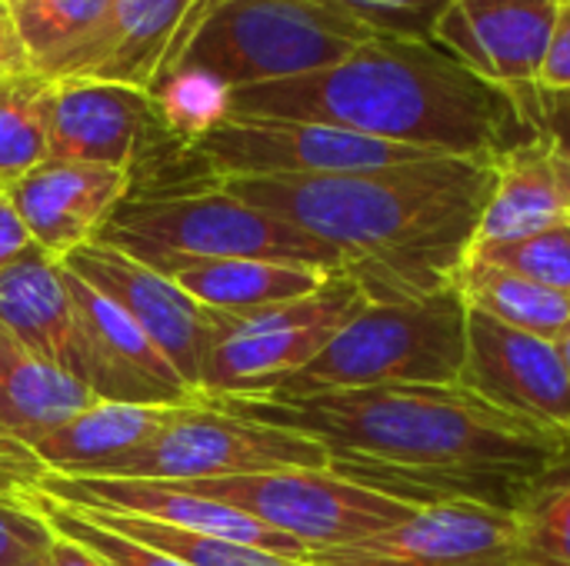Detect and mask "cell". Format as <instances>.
Here are the masks:
<instances>
[{
    "label": "cell",
    "mask_w": 570,
    "mask_h": 566,
    "mask_svg": "<svg viewBox=\"0 0 570 566\" xmlns=\"http://www.w3.org/2000/svg\"><path fill=\"white\" fill-rule=\"evenodd\" d=\"M317 440L331 470L411 507L484 504L514 514L570 464V440L461 384H391L311 397H207Z\"/></svg>",
    "instance_id": "6da1fadb"
},
{
    "label": "cell",
    "mask_w": 570,
    "mask_h": 566,
    "mask_svg": "<svg viewBox=\"0 0 570 566\" xmlns=\"http://www.w3.org/2000/svg\"><path fill=\"white\" fill-rule=\"evenodd\" d=\"M217 187L344 254L371 304L454 287L494 190V160L424 157L317 177H227Z\"/></svg>",
    "instance_id": "7a4b0ae2"
},
{
    "label": "cell",
    "mask_w": 570,
    "mask_h": 566,
    "mask_svg": "<svg viewBox=\"0 0 570 566\" xmlns=\"http://www.w3.org/2000/svg\"><path fill=\"white\" fill-rule=\"evenodd\" d=\"M227 117L324 123L441 157L481 160L538 137L511 90L474 73L438 40L381 33L327 70L234 87Z\"/></svg>",
    "instance_id": "3957f363"
},
{
    "label": "cell",
    "mask_w": 570,
    "mask_h": 566,
    "mask_svg": "<svg viewBox=\"0 0 570 566\" xmlns=\"http://www.w3.org/2000/svg\"><path fill=\"white\" fill-rule=\"evenodd\" d=\"M377 33L334 0H197L160 70L254 87L327 70Z\"/></svg>",
    "instance_id": "277c9868"
},
{
    "label": "cell",
    "mask_w": 570,
    "mask_h": 566,
    "mask_svg": "<svg viewBox=\"0 0 570 566\" xmlns=\"http://www.w3.org/2000/svg\"><path fill=\"white\" fill-rule=\"evenodd\" d=\"M468 304L454 287L414 304H367L284 387L264 397H311L391 384H461Z\"/></svg>",
    "instance_id": "5b68a950"
},
{
    "label": "cell",
    "mask_w": 570,
    "mask_h": 566,
    "mask_svg": "<svg viewBox=\"0 0 570 566\" xmlns=\"http://www.w3.org/2000/svg\"><path fill=\"white\" fill-rule=\"evenodd\" d=\"M100 240L120 250H174L194 257L271 260L317 267L327 274L344 270L341 250L267 210H257L224 193L220 187L197 193L187 190L127 197L100 230Z\"/></svg>",
    "instance_id": "8992f818"
},
{
    "label": "cell",
    "mask_w": 570,
    "mask_h": 566,
    "mask_svg": "<svg viewBox=\"0 0 570 566\" xmlns=\"http://www.w3.org/2000/svg\"><path fill=\"white\" fill-rule=\"evenodd\" d=\"M371 300L341 270L301 300L230 314L227 330L207 354L200 397H264L304 370L331 337Z\"/></svg>",
    "instance_id": "52a82bcc"
},
{
    "label": "cell",
    "mask_w": 570,
    "mask_h": 566,
    "mask_svg": "<svg viewBox=\"0 0 570 566\" xmlns=\"http://www.w3.org/2000/svg\"><path fill=\"white\" fill-rule=\"evenodd\" d=\"M174 487H187L200 497L244 510L254 520L301 540L307 550L361 544L374 534H384L411 520L421 510L391 494L341 477L331 467H287Z\"/></svg>",
    "instance_id": "ba28073f"
},
{
    "label": "cell",
    "mask_w": 570,
    "mask_h": 566,
    "mask_svg": "<svg viewBox=\"0 0 570 566\" xmlns=\"http://www.w3.org/2000/svg\"><path fill=\"white\" fill-rule=\"evenodd\" d=\"M287 467H331L327 450L294 430L237 417L207 397L177 407L170 420L107 477L154 484L227 480Z\"/></svg>",
    "instance_id": "9c48e42d"
},
{
    "label": "cell",
    "mask_w": 570,
    "mask_h": 566,
    "mask_svg": "<svg viewBox=\"0 0 570 566\" xmlns=\"http://www.w3.org/2000/svg\"><path fill=\"white\" fill-rule=\"evenodd\" d=\"M217 180L227 177H317V173H351L411 163L424 157H441L351 130L277 120V117H227L194 147Z\"/></svg>",
    "instance_id": "30bf717a"
},
{
    "label": "cell",
    "mask_w": 570,
    "mask_h": 566,
    "mask_svg": "<svg viewBox=\"0 0 570 566\" xmlns=\"http://www.w3.org/2000/svg\"><path fill=\"white\" fill-rule=\"evenodd\" d=\"M60 264L73 277L87 280L94 290L110 297L157 344V350L174 364L180 380L200 394L207 354L227 330L230 314H217L197 304L174 280H167L154 267L140 264L137 257L100 237L77 247Z\"/></svg>",
    "instance_id": "8fae6325"
},
{
    "label": "cell",
    "mask_w": 570,
    "mask_h": 566,
    "mask_svg": "<svg viewBox=\"0 0 570 566\" xmlns=\"http://www.w3.org/2000/svg\"><path fill=\"white\" fill-rule=\"evenodd\" d=\"M73 307L77 380L97 397L137 407H187L200 394L180 380L157 344L100 290L63 267Z\"/></svg>",
    "instance_id": "7c38bea8"
},
{
    "label": "cell",
    "mask_w": 570,
    "mask_h": 566,
    "mask_svg": "<svg viewBox=\"0 0 570 566\" xmlns=\"http://www.w3.org/2000/svg\"><path fill=\"white\" fill-rule=\"evenodd\" d=\"M321 566H524L514 514L484 504H434L351 547L311 550Z\"/></svg>",
    "instance_id": "4fadbf2b"
},
{
    "label": "cell",
    "mask_w": 570,
    "mask_h": 566,
    "mask_svg": "<svg viewBox=\"0 0 570 566\" xmlns=\"http://www.w3.org/2000/svg\"><path fill=\"white\" fill-rule=\"evenodd\" d=\"M461 387L570 440V377L554 340L521 334L468 307Z\"/></svg>",
    "instance_id": "5bb4252c"
},
{
    "label": "cell",
    "mask_w": 570,
    "mask_h": 566,
    "mask_svg": "<svg viewBox=\"0 0 570 566\" xmlns=\"http://www.w3.org/2000/svg\"><path fill=\"white\" fill-rule=\"evenodd\" d=\"M37 494L60 500L67 507L80 510H114V514H134L144 520L167 524L174 530H187L197 537L230 540L257 550H271L281 557L307 560V547L261 520H254L244 510H234L220 500L200 497L187 487L174 484H154V480H117V477H60V474H40L33 484Z\"/></svg>",
    "instance_id": "9a60e30c"
},
{
    "label": "cell",
    "mask_w": 570,
    "mask_h": 566,
    "mask_svg": "<svg viewBox=\"0 0 570 566\" xmlns=\"http://www.w3.org/2000/svg\"><path fill=\"white\" fill-rule=\"evenodd\" d=\"M130 187L134 177L120 167L43 160L0 193H7L33 244L63 260L100 237L114 210L130 197Z\"/></svg>",
    "instance_id": "2e32d148"
},
{
    "label": "cell",
    "mask_w": 570,
    "mask_h": 566,
    "mask_svg": "<svg viewBox=\"0 0 570 566\" xmlns=\"http://www.w3.org/2000/svg\"><path fill=\"white\" fill-rule=\"evenodd\" d=\"M558 0H454L434 40L484 80L518 93L541 80Z\"/></svg>",
    "instance_id": "e0dca14e"
},
{
    "label": "cell",
    "mask_w": 570,
    "mask_h": 566,
    "mask_svg": "<svg viewBox=\"0 0 570 566\" xmlns=\"http://www.w3.org/2000/svg\"><path fill=\"white\" fill-rule=\"evenodd\" d=\"M197 0H114L104 23L47 80H104L147 90Z\"/></svg>",
    "instance_id": "ac0fdd59"
},
{
    "label": "cell",
    "mask_w": 570,
    "mask_h": 566,
    "mask_svg": "<svg viewBox=\"0 0 570 566\" xmlns=\"http://www.w3.org/2000/svg\"><path fill=\"white\" fill-rule=\"evenodd\" d=\"M154 120L147 90L104 80H53L47 160L104 163L134 173Z\"/></svg>",
    "instance_id": "d6986e66"
},
{
    "label": "cell",
    "mask_w": 570,
    "mask_h": 566,
    "mask_svg": "<svg viewBox=\"0 0 570 566\" xmlns=\"http://www.w3.org/2000/svg\"><path fill=\"white\" fill-rule=\"evenodd\" d=\"M140 264L154 267L174 280L184 294L217 314H254L287 300H301L327 284V270L271 264V260H237V257H194L174 250H127Z\"/></svg>",
    "instance_id": "ffe728a7"
},
{
    "label": "cell",
    "mask_w": 570,
    "mask_h": 566,
    "mask_svg": "<svg viewBox=\"0 0 570 566\" xmlns=\"http://www.w3.org/2000/svg\"><path fill=\"white\" fill-rule=\"evenodd\" d=\"M551 227H570V160L538 133L494 157V190L481 214L474 247L531 237Z\"/></svg>",
    "instance_id": "44dd1931"
},
{
    "label": "cell",
    "mask_w": 570,
    "mask_h": 566,
    "mask_svg": "<svg viewBox=\"0 0 570 566\" xmlns=\"http://www.w3.org/2000/svg\"><path fill=\"white\" fill-rule=\"evenodd\" d=\"M177 407H137L97 400L60 430L33 444V457L47 474L60 477H107L134 457L170 420Z\"/></svg>",
    "instance_id": "7402d4cb"
},
{
    "label": "cell",
    "mask_w": 570,
    "mask_h": 566,
    "mask_svg": "<svg viewBox=\"0 0 570 566\" xmlns=\"http://www.w3.org/2000/svg\"><path fill=\"white\" fill-rule=\"evenodd\" d=\"M0 327L47 364L77 377L73 307L63 264L33 247L0 277Z\"/></svg>",
    "instance_id": "603a6c76"
},
{
    "label": "cell",
    "mask_w": 570,
    "mask_h": 566,
    "mask_svg": "<svg viewBox=\"0 0 570 566\" xmlns=\"http://www.w3.org/2000/svg\"><path fill=\"white\" fill-rule=\"evenodd\" d=\"M97 397L67 370L47 364L0 327V440L33 447Z\"/></svg>",
    "instance_id": "cb8c5ba5"
},
{
    "label": "cell",
    "mask_w": 570,
    "mask_h": 566,
    "mask_svg": "<svg viewBox=\"0 0 570 566\" xmlns=\"http://www.w3.org/2000/svg\"><path fill=\"white\" fill-rule=\"evenodd\" d=\"M454 290L471 310L541 340L558 344L570 327V294L501 270L471 254L454 277Z\"/></svg>",
    "instance_id": "d4e9b609"
},
{
    "label": "cell",
    "mask_w": 570,
    "mask_h": 566,
    "mask_svg": "<svg viewBox=\"0 0 570 566\" xmlns=\"http://www.w3.org/2000/svg\"><path fill=\"white\" fill-rule=\"evenodd\" d=\"M50 113L53 80L33 70L0 80V190L47 160Z\"/></svg>",
    "instance_id": "484cf974"
},
{
    "label": "cell",
    "mask_w": 570,
    "mask_h": 566,
    "mask_svg": "<svg viewBox=\"0 0 570 566\" xmlns=\"http://www.w3.org/2000/svg\"><path fill=\"white\" fill-rule=\"evenodd\" d=\"M114 0H3L33 73L47 77L104 23Z\"/></svg>",
    "instance_id": "4316f807"
},
{
    "label": "cell",
    "mask_w": 570,
    "mask_h": 566,
    "mask_svg": "<svg viewBox=\"0 0 570 566\" xmlns=\"http://www.w3.org/2000/svg\"><path fill=\"white\" fill-rule=\"evenodd\" d=\"M147 97L160 130L187 150L230 113V87L204 70H157Z\"/></svg>",
    "instance_id": "83f0119b"
},
{
    "label": "cell",
    "mask_w": 570,
    "mask_h": 566,
    "mask_svg": "<svg viewBox=\"0 0 570 566\" xmlns=\"http://www.w3.org/2000/svg\"><path fill=\"white\" fill-rule=\"evenodd\" d=\"M80 510V507H77ZM90 520H97L100 527L134 537L147 547H157L187 566H321L311 560H297V557H281L271 550H257V547H244V544H230V540H214V537H197L187 530H174L167 524L157 520H144L134 514H114V510H83Z\"/></svg>",
    "instance_id": "f1b7e54d"
},
{
    "label": "cell",
    "mask_w": 570,
    "mask_h": 566,
    "mask_svg": "<svg viewBox=\"0 0 570 566\" xmlns=\"http://www.w3.org/2000/svg\"><path fill=\"white\" fill-rule=\"evenodd\" d=\"M524 566H570V464L551 474L518 510Z\"/></svg>",
    "instance_id": "f546056e"
},
{
    "label": "cell",
    "mask_w": 570,
    "mask_h": 566,
    "mask_svg": "<svg viewBox=\"0 0 570 566\" xmlns=\"http://www.w3.org/2000/svg\"><path fill=\"white\" fill-rule=\"evenodd\" d=\"M43 520L47 527L57 534V537H67L80 547H87L94 557H100L107 566H187L184 560L157 550V547H147L134 537H124V534H114L107 527H100L97 520H90L83 510L77 507H67L60 500H50L37 490H30L23 497Z\"/></svg>",
    "instance_id": "4dcf8cb0"
},
{
    "label": "cell",
    "mask_w": 570,
    "mask_h": 566,
    "mask_svg": "<svg viewBox=\"0 0 570 566\" xmlns=\"http://www.w3.org/2000/svg\"><path fill=\"white\" fill-rule=\"evenodd\" d=\"M471 257H481L501 270L570 294V227H551L501 244H478L471 247Z\"/></svg>",
    "instance_id": "1f68e13d"
},
{
    "label": "cell",
    "mask_w": 570,
    "mask_h": 566,
    "mask_svg": "<svg viewBox=\"0 0 570 566\" xmlns=\"http://www.w3.org/2000/svg\"><path fill=\"white\" fill-rule=\"evenodd\" d=\"M381 37L434 40L438 20L454 0H334Z\"/></svg>",
    "instance_id": "d6a6232c"
},
{
    "label": "cell",
    "mask_w": 570,
    "mask_h": 566,
    "mask_svg": "<svg viewBox=\"0 0 570 566\" xmlns=\"http://www.w3.org/2000/svg\"><path fill=\"white\" fill-rule=\"evenodd\" d=\"M53 530L27 500H0V566H20L47 557Z\"/></svg>",
    "instance_id": "836d02e7"
},
{
    "label": "cell",
    "mask_w": 570,
    "mask_h": 566,
    "mask_svg": "<svg viewBox=\"0 0 570 566\" xmlns=\"http://www.w3.org/2000/svg\"><path fill=\"white\" fill-rule=\"evenodd\" d=\"M514 100L521 113L528 117V123L570 160V90H551V87L534 83V87L518 90Z\"/></svg>",
    "instance_id": "e575fe53"
},
{
    "label": "cell",
    "mask_w": 570,
    "mask_h": 566,
    "mask_svg": "<svg viewBox=\"0 0 570 566\" xmlns=\"http://www.w3.org/2000/svg\"><path fill=\"white\" fill-rule=\"evenodd\" d=\"M538 83L551 87V90H570V0L558 7L554 33H551L548 57H544Z\"/></svg>",
    "instance_id": "d590c367"
},
{
    "label": "cell",
    "mask_w": 570,
    "mask_h": 566,
    "mask_svg": "<svg viewBox=\"0 0 570 566\" xmlns=\"http://www.w3.org/2000/svg\"><path fill=\"white\" fill-rule=\"evenodd\" d=\"M33 247H37V244H33V237L27 234L23 220H20L17 210L10 207L7 193H0V277H3L23 254H30Z\"/></svg>",
    "instance_id": "8d00e7d4"
},
{
    "label": "cell",
    "mask_w": 570,
    "mask_h": 566,
    "mask_svg": "<svg viewBox=\"0 0 570 566\" xmlns=\"http://www.w3.org/2000/svg\"><path fill=\"white\" fill-rule=\"evenodd\" d=\"M30 57L23 50V43L17 40L13 27L7 17H0V80L3 77H17V73H30Z\"/></svg>",
    "instance_id": "74e56055"
},
{
    "label": "cell",
    "mask_w": 570,
    "mask_h": 566,
    "mask_svg": "<svg viewBox=\"0 0 570 566\" xmlns=\"http://www.w3.org/2000/svg\"><path fill=\"white\" fill-rule=\"evenodd\" d=\"M47 564L50 566H107L100 557H94L87 547L67 540V537H57L53 534V544H50V554H47Z\"/></svg>",
    "instance_id": "f35d334b"
},
{
    "label": "cell",
    "mask_w": 570,
    "mask_h": 566,
    "mask_svg": "<svg viewBox=\"0 0 570 566\" xmlns=\"http://www.w3.org/2000/svg\"><path fill=\"white\" fill-rule=\"evenodd\" d=\"M0 467L20 470V474H27V477H33V480L43 474V467L37 464L33 450H27V447H20V444H10V440H0Z\"/></svg>",
    "instance_id": "ab89813d"
},
{
    "label": "cell",
    "mask_w": 570,
    "mask_h": 566,
    "mask_svg": "<svg viewBox=\"0 0 570 566\" xmlns=\"http://www.w3.org/2000/svg\"><path fill=\"white\" fill-rule=\"evenodd\" d=\"M33 484H37L33 477L10 470V467H0V500H23L33 490Z\"/></svg>",
    "instance_id": "60d3db41"
},
{
    "label": "cell",
    "mask_w": 570,
    "mask_h": 566,
    "mask_svg": "<svg viewBox=\"0 0 570 566\" xmlns=\"http://www.w3.org/2000/svg\"><path fill=\"white\" fill-rule=\"evenodd\" d=\"M558 347H561V357H564V367H568V377H570V327L564 330V337L558 340Z\"/></svg>",
    "instance_id": "b9f144b4"
},
{
    "label": "cell",
    "mask_w": 570,
    "mask_h": 566,
    "mask_svg": "<svg viewBox=\"0 0 570 566\" xmlns=\"http://www.w3.org/2000/svg\"><path fill=\"white\" fill-rule=\"evenodd\" d=\"M20 566H50V564H47V557H37V560H30V564H20Z\"/></svg>",
    "instance_id": "7bdbcfd3"
},
{
    "label": "cell",
    "mask_w": 570,
    "mask_h": 566,
    "mask_svg": "<svg viewBox=\"0 0 570 566\" xmlns=\"http://www.w3.org/2000/svg\"><path fill=\"white\" fill-rule=\"evenodd\" d=\"M0 17H7V7H3V0H0Z\"/></svg>",
    "instance_id": "ee69618b"
},
{
    "label": "cell",
    "mask_w": 570,
    "mask_h": 566,
    "mask_svg": "<svg viewBox=\"0 0 570 566\" xmlns=\"http://www.w3.org/2000/svg\"><path fill=\"white\" fill-rule=\"evenodd\" d=\"M558 3H568V0H558Z\"/></svg>",
    "instance_id": "f6af8a7d"
}]
</instances>
